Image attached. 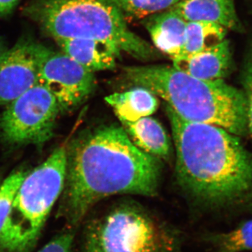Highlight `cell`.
Here are the masks:
<instances>
[{"mask_svg":"<svg viewBox=\"0 0 252 252\" xmlns=\"http://www.w3.org/2000/svg\"><path fill=\"white\" fill-rule=\"evenodd\" d=\"M66 157L59 215L70 226L79 224L94 205L107 197L157 193L158 159L136 147L121 126L84 131L66 147Z\"/></svg>","mask_w":252,"mask_h":252,"instance_id":"6da1fadb","label":"cell"},{"mask_svg":"<svg viewBox=\"0 0 252 252\" xmlns=\"http://www.w3.org/2000/svg\"><path fill=\"white\" fill-rule=\"evenodd\" d=\"M181 187L209 210L252 213V154L217 126L189 122L167 106Z\"/></svg>","mask_w":252,"mask_h":252,"instance_id":"7a4b0ae2","label":"cell"},{"mask_svg":"<svg viewBox=\"0 0 252 252\" xmlns=\"http://www.w3.org/2000/svg\"><path fill=\"white\" fill-rule=\"evenodd\" d=\"M124 72L132 84L161 97L186 120L217 126L238 137L248 135L243 91L223 79L203 80L173 66L127 67Z\"/></svg>","mask_w":252,"mask_h":252,"instance_id":"3957f363","label":"cell"},{"mask_svg":"<svg viewBox=\"0 0 252 252\" xmlns=\"http://www.w3.org/2000/svg\"><path fill=\"white\" fill-rule=\"evenodd\" d=\"M56 41L94 39L136 59H151L153 47L131 31L124 15L108 0H33L26 9Z\"/></svg>","mask_w":252,"mask_h":252,"instance_id":"277c9868","label":"cell"},{"mask_svg":"<svg viewBox=\"0 0 252 252\" xmlns=\"http://www.w3.org/2000/svg\"><path fill=\"white\" fill-rule=\"evenodd\" d=\"M66 147L28 172L18 189L9 217L0 233V252H31L50 212L64 189Z\"/></svg>","mask_w":252,"mask_h":252,"instance_id":"5b68a950","label":"cell"},{"mask_svg":"<svg viewBox=\"0 0 252 252\" xmlns=\"http://www.w3.org/2000/svg\"><path fill=\"white\" fill-rule=\"evenodd\" d=\"M84 235L86 252H184L178 230L130 204L91 221Z\"/></svg>","mask_w":252,"mask_h":252,"instance_id":"8992f818","label":"cell"},{"mask_svg":"<svg viewBox=\"0 0 252 252\" xmlns=\"http://www.w3.org/2000/svg\"><path fill=\"white\" fill-rule=\"evenodd\" d=\"M60 113L56 98L37 83L6 105L0 115V139L10 146H43L54 136Z\"/></svg>","mask_w":252,"mask_h":252,"instance_id":"52a82bcc","label":"cell"},{"mask_svg":"<svg viewBox=\"0 0 252 252\" xmlns=\"http://www.w3.org/2000/svg\"><path fill=\"white\" fill-rule=\"evenodd\" d=\"M38 84L46 88L59 104L61 113L77 108L95 89L94 72L64 53L48 51L39 69Z\"/></svg>","mask_w":252,"mask_h":252,"instance_id":"ba28073f","label":"cell"},{"mask_svg":"<svg viewBox=\"0 0 252 252\" xmlns=\"http://www.w3.org/2000/svg\"><path fill=\"white\" fill-rule=\"evenodd\" d=\"M49 49L30 38L19 39L0 57V107L6 106L38 83Z\"/></svg>","mask_w":252,"mask_h":252,"instance_id":"9c48e42d","label":"cell"},{"mask_svg":"<svg viewBox=\"0 0 252 252\" xmlns=\"http://www.w3.org/2000/svg\"><path fill=\"white\" fill-rule=\"evenodd\" d=\"M173 67L203 80L223 79L229 74L233 61L229 40L225 39L210 49L172 60Z\"/></svg>","mask_w":252,"mask_h":252,"instance_id":"30bf717a","label":"cell"},{"mask_svg":"<svg viewBox=\"0 0 252 252\" xmlns=\"http://www.w3.org/2000/svg\"><path fill=\"white\" fill-rule=\"evenodd\" d=\"M187 22L215 23L228 31L243 33V23L235 9L234 0H180L172 6Z\"/></svg>","mask_w":252,"mask_h":252,"instance_id":"8fae6325","label":"cell"},{"mask_svg":"<svg viewBox=\"0 0 252 252\" xmlns=\"http://www.w3.org/2000/svg\"><path fill=\"white\" fill-rule=\"evenodd\" d=\"M145 19V27L154 46L172 60L183 52L187 21L175 10L170 9Z\"/></svg>","mask_w":252,"mask_h":252,"instance_id":"7c38bea8","label":"cell"},{"mask_svg":"<svg viewBox=\"0 0 252 252\" xmlns=\"http://www.w3.org/2000/svg\"><path fill=\"white\" fill-rule=\"evenodd\" d=\"M57 41L63 53L91 72L114 69L120 49L94 39H64Z\"/></svg>","mask_w":252,"mask_h":252,"instance_id":"4fadbf2b","label":"cell"},{"mask_svg":"<svg viewBox=\"0 0 252 252\" xmlns=\"http://www.w3.org/2000/svg\"><path fill=\"white\" fill-rule=\"evenodd\" d=\"M122 124L129 138L142 152L157 158L169 157L170 140L163 127L153 118L143 117Z\"/></svg>","mask_w":252,"mask_h":252,"instance_id":"5bb4252c","label":"cell"},{"mask_svg":"<svg viewBox=\"0 0 252 252\" xmlns=\"http://www.w3.org/2000/svg\"><path fill=\"white\" fill-rule=\"evenodd\" d=\"M107 102L122 122H135L141 118L149 117L158 106L157 96L147 89L136 86L135 89L124 93H117L107 96Z\"/></svg>","mask_w":252,"mask_h":252,"instance_id":"9a60e30c","label":"cell"},{"mask_svg":"<svg viewBox=\"0 0 252 252\" xmlns=\"http://www.w3.org/2000/svg\"><path fill=\"white\" fill-rule=\"evenodd\" d=\"M228 31L215 23L187 22L182 56L196 54L218 45L225 39Z\"/></svg>","mask_w":252,"mask_h":252,"instance_id":"2e32d148","label":"cell"},{"mask_svg":"<svg viewBox=\"0 0 252 252\" xmlns=\"http://www.w3.org/2000/svg\"><path fill=\"white\" fill-rule=\"evenodd\" d=\"M212 252H252V220H245L233 229L207 235Z\"/></svg>","mask_w":252,"mask_h":252,"instance_id":"e0dca14e","label":"cell"},{"mask_svg":"<svg viewBox=\"0 0 252 252\" xmlns=\"http://www.w3.org/2000/svg\"><path fill=\"white\" fill-rule=\"evenodd\" d=\"M122 11L133 18H145L170 9L180 0H108Z\"/></svg>","mask_w":252,"mask_h":252,"instance_id":"ac0fdd59","label":"cell"},{"mask_svg":"<svg viewBox=\"0 0 252 252\" xmlns=\"http://www.w3.org/2000/svg\"><path fill=\"white\" fill-rule=\"evenodd\" d=\"M28 172L23 169L13 172L0 186V233L9 216L18 189Z\"/></svg>","mask_w":252,"mask_h":252,"instance_id":"d6986e66","label":"cell"},{"mask_svg":"<svg viewBox=\"0 0 252 252\" xmlns=\"http://www.w3.org/2000/svg\"><path fill=\"white\" fill-rule=\"evenodd\" d=\"M240 80L246 101L249 132L252 134V38L244 56Z\"/></svg>","mask_w":252,"mask_h":252,"instance_id":"ffe728a7","label":"cell"},{"mask_svg":"<svg viewBox=\"0 0 252 252\" xmlns=\"http://www.w3.org/2000/svg\"><path fill=\"white\" fill-rule=\"evenodd\" d=\"M74 233L72 230L57 235L37 252H70Z\"/></svg>","mask_w":252,"mask_h":252,"instance_id":"44dd1931","label":"cell"},{"mask_svg":"<svg viewBox=\"0 0 252 252\" xmlns=\"http://www.w3.org/2000/svg\"><path fill=\"white\" fill-rule=\"evenodd\" d=\"M21 0H0V16L11 13Z\"/></svg>","mask_w":252,"mask_h":252,"instance_id":"7402d4cb","label":"cell"},{"mask_svg":"<svg viewBox=\"0 0 252 252\" xmlns=\"http://www.w3.org/2000/svg\"><path fill=\"white\" fill-rule=\"evenodd\" d=\"M6 46L5 45L4 41L0 37V57L6 51Z\"/></svg>","mask_w":252,"mask_h":252,"instance_id":"603a6c76","label":"cell"},{"mask_svg":"<svg viewBox=\"0 0 252 252\" xmlns=\"http://www.w3.org/2000/svg\"><path fill=\"white\" fill-rule=\"evenodd\" d=\"M1 180H2V175H1V172H0V186H1V183H2Z\"/></svg>","mask_w":252,"mask_h":252,"instance_id":"cb8c5ba5","label":"cell"},{"mask_svg":"<svg viewBox=\"0 0 252 252\" xmlns=\"http://www.w3.org/2000/svg\"><path fill=\"white\" fill-rule=\"evenodd\" d=\"M83 252H86L83 251Z\"/></svg>","mask_w":252,"mask_h":252,"instance_id":"d4e9b609","label":"cell"}]
</instances>
